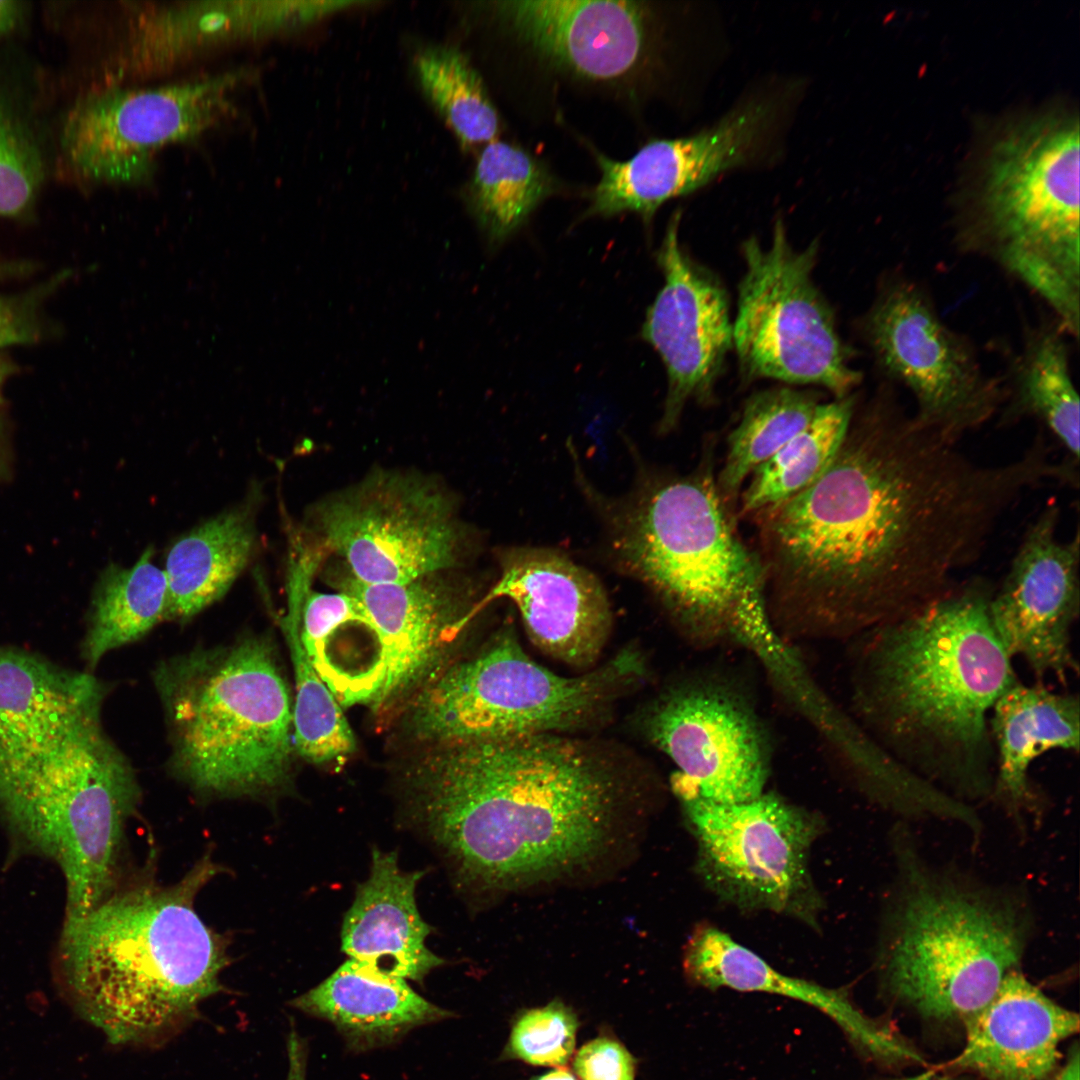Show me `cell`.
Segmentation results:
<instances>
[{
  "label": "cell",
  "instance_id": "1",
  "mask_svg": "<svg viewBox=\"0 0 1080 1080\" xmlns=\"http://www.w3.org/2000/svg\"><path fill=\"white\" fill-rule=\"evenodd\" d=\"M1029 477L982 465L888 387L811 486L752 514L768 619L787 643L851 641L936 601Z\"/></svg>",
  "mask_w": 1080,
  "mask_h": 1080
},
{
  "label": "cell",
  "instance_id": "2",
  "mask_svg": "<svg viewBox=\"0 0 1080 1080\" xmlns=\"http://www.w3.org/2000/svg\"><path fill=\"white\" fill-rule=\"evenodd\" d=\"M408 783L417 823L463 881L487 889L590 861L626 792L615 758L562 733L431 746Z\"/></svg>",
  "mask_w": 1080,
  "mask_h": 1080
},
{
  "label": "cell",
  "instance_id": "3",
  "mask_svg": "<svg viewBox=\"0 0 1080 1080\" xmlns=\"http://www.w3.org/2000/svg\"><path fill=\"white\" fill-rule=\"evenodd\" d=\"M993 590L957 584L852 641V716L908 770L953 798L989 801L991 710L1019 679L989 617Z\"/></svg>",
  "mask_w": 1080,
  "mask_h": 1080
},
{
  "label": "cell",
  "instance_id": "4",
  "mask_svg": "<svg viewBox=\"0 0 1080 1080\" xmlns=\"http://www.w3.org/2000/svg\"><path fill=\"white\" fill-rule=\"evenodd\" d=\"M218 872L203 858L182 880L115 890L81 918L65 920L60 964L80 1014L115 1044L159 1040L222 989L224 938L195 909Z\"/></svg>",
  "mask_w": 1080,
  "mask_h": 1080
},
{
  "label": "cell",
  "instance_id": "5",
  "mask_svg": "<svg viewBox=\"0 0 1080 1080\" xmlns=\"http://www.w3.org/2000/svg\"><path fill=\"white\" fill-rule=\"evenodd\" d=\"M894 873L876 968L894 999L933 1019L966 1018L1018 970L1035 917L1024 889L933 864L908 825L890 831Z\"/></svg>",
  "mask_w": 1080,
  "mask_h": 1080
},
{
  "label": "cell",
  "instance_id": "6",
  "mask_svg": "<svg viewBox=\"0 0 1080 1080\" xmlns=\"http://www.w3.org/2000/svg\"><path fill=\"white\" fill-rule=\"evenodd\" d=\"M105 697L0 754V812L66 884V918L114 890L125 829L140 800L136 773L102 723Z\"/></svg>",
  "mask_w": 1080,
  "mask_h": 1080
},
{
  "label": "cell",
  "instance_id": "7",
  "mask_svg": "<svg viewBox=\"0 0 1080 1080\" xmlns=\"http://www.w3.org/2000/svg\"><path fill=\"white\" fill-rule=\"evenodd\" d=\"M173 773L199 793L256 797L290 778L293 704L275 649L264 636L195 648L153 672Z\"/></svg>",
  "mask_w": 1080,
  "mask_h": 1080
},
{
  "label": "cell",
  "instance_id": "8",
  "mask_svg": "<svg viewBox=\"0 0 1080 1080\" xmlns=\"http://www.w3.org/2000/svg\"><path fill=\"white\" fill-rule=\"evenodd\" d=\"M960 250L990 258L1079 334V122L1045 112L992 143L956 232Z\"/></svg>",
  "mask_w": 1080,
  "mask_h": 1080
},
{
  "label": "cell",
  "instance_id": "9",
  "mask_svg": "<svg viewBox=\"0 0 1080 1080\" xmlns=\"http://www.w3.org/2000/svg\"><path fill=\"white\" fill-rule=\"evenodd\" d=\"M712 465L653 482L614 517L624 564L657 596L696 648L734 644L745 598L763 587L740 541Z\"/></svg>",
  "mask_w": 1080,
  "mask_h": 1080
},
{
  "label": "cell",
  "instance_id": "10",
  "mask_svg": "<svg viewBox=\"0 0 1080 1080\" xmlns=\"http://www.w3.org/2000/svg\"><path fill=\"white\" fill-rule=\"evenodd\" d=\"M647 672L642 654L627 648L587 672L562 676L505 632L420 688L410 701L408 725L431 746L563 733L600 720Z\"/></svg>",
  "mask_w": 1080,
  "mask_h": 1080
},
{
  "label": "cell",
  "instance_id": "11",
  "mask_svg": "<svg viewBox=\"0 0 1080 1080\" xmlns=\"http://www.w3.org/2000/svg\"><path fill=\"white\" fill-rule=\"evenodd\" d=\"M818 249L816 241L793 248L780 219L769 246L754 237L743 243L733 346L746 378L818 385L842 398L862 376L813 282Z\"/></svg>",
  "mask_w": 1080,
  "mask_h": 1080
},
{
  "label": "cell",
  "instance_id": "12",
  "mask_svg": "<svg viewBox=\"0 0 1080 1080\" xmlns=\"http://www.w3.org/2000/svg\"><path fill=\"white\" fill-rule=\"evenodd\" d=\"M320 552H333L366 584H399L457 568L466 529L438 481L377 469L312 506Z\"/></svg>",
  "mask_w": 1080,
  "mask_h": 1080
},
{
  "label": "cell",
  "instance_id": "13",
  "mask_svg": "<svg viewBox=\"0 0 1080 1080\" xmlns=\"http://www.w3.org/2000/svg\"><path fill=\"white\" fill-rule=\"evenodd\" d=\"M697 844L696 870L720 901L816 927L823 900L810 870L820 817L764 792L740 803L680 799Z\"/></svg>",
  "mask_w": 1080,
  "mask_h": 1080
},
{
  "label": "cell",
  "instance_id": "14",
  "mask_svg": "<svg viewBox=\"0 0 1080 1080\" xmlns=\"http://www.w3.org/2000/svg\"><path fill=\"white\" fill-rule=\"evenodd\" d=\"M644 729L677 767L679 799L730 804L766 791L771 735L751 689L735 674L705 667L669 684L649 705Z\"/></svg>",
  "mask_w": 1080,
  "mask_h": 1080
},
{
  "label": "cell",
  "instance_id": "15",
  "mask_svg": "<svg viewBox=\"0 0 1080 1080\" xmlns=\"http://www.w3.org/2000/svg\"><path fill=\"white\" fill-rule=\"evenodd\" d=\"M863 332L882 373L911 392L922 424L959 442L1000 411L1002 379L985 372L967 338L942 321L926 290L903 273L883 281Z\"/></svg>",
  "mask_w": 1080,
  "mask_h": 1080
},
{
  "label": "cell",
  "instance_id": "16",
  "mask_svg": "<svg viewBox=\"0 0 1080 1080\" xmlns=\"http://www.w3.org/2000/svg\"><path fill=\"white\" fill-rule=\"evenodd\" d=\"M249 75L238 69L156 88L90 93L67 118L66 158L89 180L144 183L160 150L198 138L234 112L235 93Z\"/></svg>",
  "mask_w": 1080,
  "mask_h": 1080
},
{
  "label": "cell",
  "instance_id": "17",
  "mask_svg": "<svg viewBox=\"0 0 1080 1080\" xmlns=\"http://www.w3.org/2000/svg\"><path fill=\"white\" fill-rule=\"evenodd\" d=\"M1060 510L1048 503L1026 530L1001 586L989 600L994 632L1036 681L1061 685L1078 675L1072 630L1079 617L1080 544L1058 536Z\"/></svg>",
  "mask_w": 1080,
  "mask_h": 1080
},
{
  "label": "cell",
  "instance_id": "18",
  "mask_svg": "<svg viewBox=\"0 0 1080 1080\" xmlns=\"http://www.w3.org/2000/svg\"><path fill=\"white\" fill-rule=\"evenodd\" d=\"M453 570L399 584H366L346 569L331 575L339 591L359 601L374 632L373 709L413 696L430 681L451 641L477 614L479 602Z\"/></svg>",
  "mask_w": 1080,
  "mask_h": 1080
},
{
  "label": "cell",
  "instance_id": "19",
  "mask_svg": "<svg viewBox=\"0 0 1080 1080\" xmlns=\"http://www.w3.org/2000/svg\"><path fill=\"white\" fill-rule=\"evenodd\" d=\"M680 213L671 218L658 264L664 285L648 308L643 338L660 355L668 388L660 429L678 423L690 400H711L713 388L733 347V324L725 288L718 278L682 248Z\"/></svg>",
  "mask_w": 1080,
  "mask_h": 1080
},
{
  "label": "cell",
  "instance_id": "20",
  "mask_svg": "<svg viewBox=\"0 0 1080 1080\" xmlns=\"http://www.w3.org/2000/svg\"><path fill=\"white\" fill-rule=\"evenodd\" d=\"M500 576L479 601L510 600L530 640L567 665L591 669L610 634L606 592L587 569L546 548L513 547L500 554Z\"/></svg>",
  "mask_w": 1080,
  "mask_h": 1080
},
{
  "label": "cell",
  "instance_id": "21",
  "mask_svg": "<svg viewBox=\"0 0 1080 1080\" xmlns=\"http://www.w3.org/2000/svg\"><path fill=\"white\" fill-rule=\"evenodd\" d=\"M494 10L544 58L589 79L630 74L649 47V11L639 1L512 0Z\"/></svg>",
  "mask_w": 1080,
  "mask_h": 1080
},
{
  "label": "cell",
  "instance_id": "22",
  "mask_svg": "<svg viewBox=\"0 0 1080 1080\" xmlns=\"http://www.w3.org/2000/svg\"><path fill=\"white\" fill-rule=\"evenodd\" d=\"M965 1044L955 1064L989 1080H1044L1061 1043L1079 1030L1077 1013L1059 1005L1019 970L963 1019Z\"/></svg>",
  "mask_w": 1080,
  "mask_h": 1080
},
{
  "label": "cell",
  "instance_id": "23",
  "mask_svg": "<svg viewBox=\"0 0 1080 1080\" xmlns=\"http://www.w3.org/2000/svg\"><path fill=\"white\" fill-rule=\"evenodd\" d=\"M989 729L995 758L989 801L1023 826L1030 815L1039 817L1047 804L1030 777L1034 761L1053 750L1079 752V697L1057 692L1044 682L1018 680L994 704Z\"/></svg>",
  "mask_w": 1080,
  "mask_h": 1080
},
{
  "label": "cell",
  "instance_id": "24",
  "mask_svg": "<svg viewBox=\"0 0 1080 1080\" xmlns=\"http://www.w3.org/2000/svg\"><path fill=\"white\" fill-rule=\"evenodd\" d=\"M684 969L695 984L783 996L818 1009L830 1017L858 1047L888 1060L920 1056L891 1030L866 1016L842 989L783 974L719 928L703 924L688 940Z\"/></svg>",
  "mask_w": 1080,
  "mask_h": 1080
},
{
  "label": "cell",
  "instance_id": "25",
  "mask_svg": "<svg viewBox=\"0 0 1080 1080\" xmlns=\"http://www.w3.org/2000/svg\"><path fill=\"white\" fill-rule=\"evenodd\" d=\"M423 874L403 871L396 853L373 849L369 877L357 888L342 925L341 949L349 959L418 982L444 963L426 946L431 928L416 904Z\"/></svg>",
  "mask_w": 1080,
  "mask_h": 1080
},
{
  "label": "cell",
  "instance_id": "26",
  "mask_svg": "<svg viewBox=\"0 0 1080 1080\" xmlns=\"http://www.w3.org/2000/svg\"><path fill=\"white\" fill-rule=\"evenodd\" d=\"M333 1023L353 1044H384L449 1012L417 994L405 979L348 959L328 978L291 1003Z\"/></svg>",
  "mask_w": 1080,
  "mask_h": 1080
},
{
  "label": "cell",
  "instance_id": "27",
  "mask_svg": "<svg viewBox=\"0 0 1080 1080\" xmlns=\"http://www.w3.org/2000/svg\"><path fill=\"white\" fill-rule=\"evenodd\" d=\"M256 496L179 538L165 564V620L186 621L219 600L256 547Z\"/></svg>",
  "mask_w": 1080,
  "mask_h": 1080
},
{
  "label": "cell",
  "instance_id": "28",
  "mask_svg": "<svg viewBox=\"0 0 1080 1080\" xmlns=\"http://www.w3.org/2000/svg\"><path fill=\"white\" fill-rule=\"evenodd\" d=\"M1059 322L1029 328L1002 379L1005 420L1036 418L1067 453L1079 461V397L1072 381L1069 349Z\"/></svg>",
  "mask_w": 1080,
  "mask_h": 1080
},
{
  "label": "cell",
  "instance_id": "29",
  "mask_svg": "<svg viewBox=\"0 0 1080 1080\" xmlns=\"http://www.w3.org/2000/svg\"><path fill=\"white\" fill-rule=\"evenodd\" d=\"M103 684L93 673L0 644V752L63 719Z\"/></svg>",
  "mask_w": 1080,
  "mask_h": 1080
},
{
  "label": "cell",
  "instance_id": "30",
  "mask_svg": "<svg viewBox=\"0 0 1080 1080\" xmlns=\"http://www.w3.org/2000/svg\"><path fill=\"white\" fill-rule=\"evenodd\" d=\"M292 3L232 2L191 4L147 17L132 48L138 66H163L221 41L250 37L297 17Z\"/></svg>",
  "mask_w": 1080,
  "mask_h": 1080
},
{
  "label": "cell",
  "instance_id": "31",
  "mask_svg": "<svg viewBox=\"0 0 1080 1080\" xmlns=\"http://www.w3.org/2000/svg\"><path fill=\"white\" fill-rule=\"evenodd\" d=\"M146 549L130 568L110 565L93 593L87 629L81 643L86 671H92L110 651L144 637L165 620L168 585L164 570Z\"/></svg>",
  "mask_w": 1080,
  "mask_h": 1080
},
{
  "label": "cell",
  "instance_id": "32",
  "mask_svg": "<svg viewBox=\"0 0 1080 1080\" xmlns=\"http://www.w3.org/2000/svg\"><path fill=\"white\" fill-rule=\"evenodd\" d=\"M855 410L852 395L821 403L810 423L752 472L737 502L739 514L751 516L815 483L838 454Z\"/></svg>",
  "mask_w": 1080,
  "mask_h": 1080
},
{
  "label": "cell",
  "instance_id": "33",
  "mask_svg": "<svg viewBox=\"0 0 1080 1080\" xmlns=\"http://www.w3.org/2000/svg\"><path fill=\"white\" fill-rule=\"evenodd\" d=\"M553 190L546 168L522 148L487 143L467 189L469 207L491 243L503 241Z\"/></svg>",
  "mask_w": 1080,
  "mask_h": 1080
},
{
  "label": "cell",
  "instance_id": "34",
  "mask_svg": "<svg viewBox=\"0 0 1080 1080\" xmlns=\"http://www.w3.org/2000/svg\"><path fill=\"white\" fill-rule=\"evenodd\" d=\"M815 396L787 387L753 394L731 431L723 465L716 475L720 496L737 504L752 472L804 429L818 411Z\"/></svg>",
  "mask_w": 1080,
  "mask_h": 1080
},
{
  "label": "cell",
  "instance_id": "35",
  "mask_svg": "<svg viewBox=\"0 0 1080 1080\" xmlns=\"http://www.w3.org/2000/svg\"><path fill=\"white\" fill-rule=\"evenodd\" d=\"M424 96L464 147L489 143L499 117L486 87L467 56L451 46H430L413 61Z\"/></svg>",
  "mask_w": 1080,
  "mask_h": 1080
},
{
  "label": "cell",
  "instance_id": "36",
  "mask_svg": "<svg viewBox=\"0 0 1080 1080\" xmlns=\"http://www.w3.org/2000/svg\"><path fill=\"white\" fill-rule=\"evenodd\" d=\"M301 614L287 610L280 620L294 680L293 743L305 760L327 765L355 750V739L341 706L310 663L300 638Z\"/></svg>",
  "mask_w": 1080,
  "mask_h": 1080
},
{
  "label": "cell",
  "instance_id": "37",
  "mask_svg": "<svg viewBox=\"0 0 1080 1080\" xmlns=\"http://www.w3.org/2000/svg\"><path fill=\"white\" fill-rule=\"evenodd\" d=\"M577 1028L575 1014L561 1003L529 1010L515 1022L507 1054L536 1066L564 1065L574 1052Z\"/></svg>",
  "mask_w": 1080,
  "mask_h": 1080
},
{
  "label": "cell",
  "instance_id": "38",
  "mask_svg": "<svg viewBox=\"0 0 1080 1080\" xmlns=\"http://www.w3.org/2000/svg\"><path fill=\"white\" fill-rule=\"evenodd\" d=\"M42 178L40 155L0 100V217L30 206Z\"/></svg>",
  "mask_w": 1080,
  "mask_h": 1080
},
{
  "label": "cell",
  "instance_id": "39",
  "mask_svg": "<svg viewBox=\"0 0 1080 1080\" xmlns=\"http://www.w3.org/2000/svg\"><path fill=\"white\" fill-rule=\"evenodd\" d=\"M574 1069L581 1080H634L635 1062L618 1041L596 1038L576 1054Z\"/></svg>",
  "mask_w": 1080,
  "mask_h": 1080
},
{
  "label": "cell",
  "instance_id": "40",
  "mask_svg": "<svg viewBox=\"0 0 1080 1080\" xmlns=\"http://www.w3.org/2000/svg\"><path fill=\"white\" fill-rule=\"evenodd\" d=\"M35 336L32 313L23 304L0 296V349L30 342Z\"/></svg>",
  "mask_w": 1080,
  "mask_h": 1080
},
{
  "label": "cell",
  "instance_id": "41",
  "mask_svg": "<svg viewBox=\"0 0 1080 1080\" xmlns=\"http://www.w3.org/2000/svg\"><path fill=\"white\" fill-rule=\"evenodd\" d=\"M287 1048L289 1061L287 1080H306V1047L294 1030L288 1037Z\"/></svg>",
  "mask_w": 1080,
  "mask_h": 1080
},
{
  "label": "cell",
  "instance_id": "42",
  "mask_svg": "<svg viewBox=\"0 0 1080 1080\" xmlns=\"http://www.w3.org/2000/svg\"><path fill=\"white\" fill-rule=\"evenodd\" d=\"M17 10L16 2L0 0V36L13 26Z\"/></svg>",
  "mask_w": 1080,
  "mask_h": 1080
},
{
  "label": "cell",
  "instance_id": "43",
  "mask_svg": "<svg viewBox=\"0 0 1080 1080\" xmlns=\"http://www.w3.org/2000/svg\"><path fill=\"white\" fill-rule=\"evenodd\" d=\"M1079 1060V1049L1076 1047L1071 1051L1065 1067L1058 1074L1056 1080H1080Z\"/></svg>",
  "mask_w": 1080,
  "mask_h": 1080
},
{
  "label": "cell",
  "instance_id": "44",
  "mask_svg": "<svg viewBox=\"0 0 1080 1080\" xmlns=\"http://www.w3.org/2000/svg\"><path fill=\"white\" fill-rule=\"evenodd\" d=\"M536 1080H576V1078L568 1070L557 1068L536 1078Z\"/></svg>",
  "mask_w": 1080,
  "mask_h": 1080
},
{
  "label": "cell",
  "instance_id": "45",
  "mask_svg": "<svg viewBox=\"0 0 1080 1080\" xmlns=\"http://www.w3.org/2000/svg\"><path fill=\"white\" fill-rule=\"evenodd\" d=\"M902 1080H955V1079H952V1078L946 1077V1076L937 1075V1074L932 1073V1072H926V1073H922V1074H919V1075L904 1078Z\"/></svg>",
  "mask_w": 1080,
  "mask_h": 1080
},
{
  "label": "cell",
  "instance_id": "46",
  "mask_svg": "<svg viewBox=\"0 0 1080 1080\" xmlns=\"http://www.w3.org/2000/svg\"><path fill=\"white\" fill-rule=\"evenodd\" d=\"M10 370L11 367L8 362L0 356V389L6 377L10 373Z\"/></svg>",
  "mask_w": 1080,
  "mask_h": 1080
}]
</instances>
